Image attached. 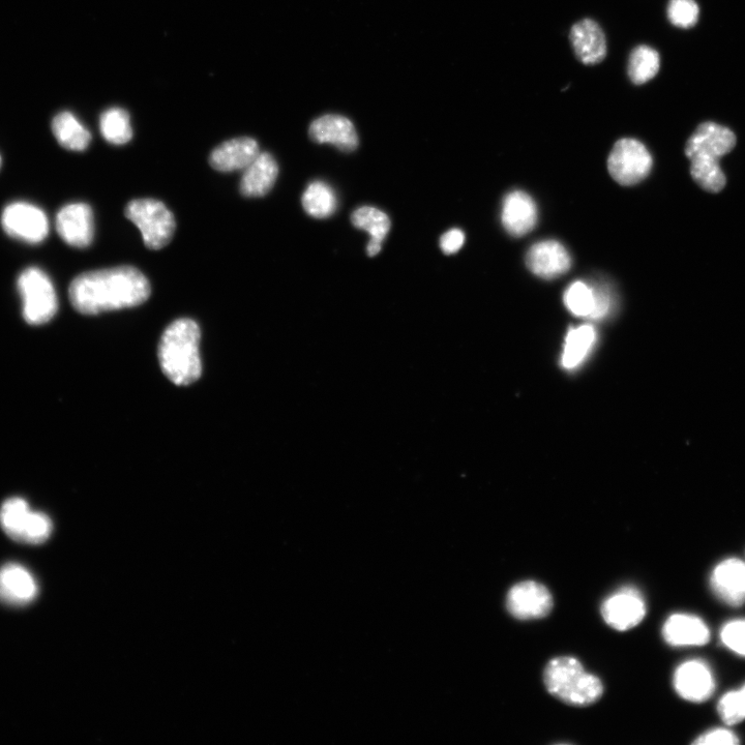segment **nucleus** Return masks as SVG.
<instances>
[{"instance_id": "nucleus-1", "label": "nucleus", "mask_w": 745, "mask_h": 745, "mask_svg": "<svg viewBox=\"0 0 745 745\" xmlns=\"http://www.w3.org/2000/svg\"><path fill=\"white\" fill-rule=\"evenodd\" d=\"M151 292V284L137 268L119 266L78 276L70 285L69 296L76 311L97 315L140 306Z\"/></svg>"}, {"instance_id": "nucleus-2", "label": "nucleus", "mask_w": 745, "mask_h": 745, "mask_svg": "<svg viewBox=\"0 0 745 745\" xmlns=\"http://www.w3.org/2000/svg\"><path fill=\"white\" fill-rule=\"evenodd\" d=\"M200 329L188 318L172 322L159 344V361L164 374L176 385L195 382L201 375Z\"/></svg>"}, {"instance_id": "nucleus-3", "label": "nucleus", "mask_w": 745, "mask_h": 745, "mask_svg": "<svg viewBox=\"0 0 745 745\" xmlns=\"http://www.w3.org/2000/svg\"><path fill=\"white\" fill-rule=\"evenodd\" d=\"M544 681L548 692L561 702L584 707L598 702L604 694L599 677L586 672L572 657H559L549 662Z\"/></svg>"}, {"instance_id": "nucleus-4", "label": "nucleus", "mask_w": 745, "mask_h": 745, "mask_svg": "<svg viewBox=\"0 0 745 745\" xmlns=\"http://www.w3.org/2000/svg\"><path fill=\"white\" fill-rule=\"evenodd\" d=\"M125 215L138 227L148 249L161 250L171 242L176 224L163 202L149 198L133 200L127 205Z\"/></svg>"}, {"instance_id": "nucleus-5", "label": "nucleus", "mask_w": 745, "mask_h": 745, "mask_svg": "<svg viewBox=\"0 0 745 745\" xmlns=\"http://www.w3.org/2000/svg\"><path fill=\"white\" fill-rule=\"evenodd\" d=\"M0 526L18 543L39 545L46 542L52 532L50 518L31 510L22 498L8 499L0 509Z\"/></svg>"}, {"instance_id": "nucleus-6", "label": "nucleus", "mask_w": 745, "mask_h": 745, "mask_svg": "<svg viewBox=\"0 0 745 745\" xmlns=\"http://www.w3.org/2000/svg\"><path fill=\"white\" fill-rule=\"evenodd\" d=\"M23 317L32 325L49 322L58 309L57 295L49 277L39 268H27L18 279Z\"/></svg>"}, {"instance_id": "nucleus-7", "label": "nucleus", "mask_w": 745, "mask_h": 745, "mask_svg": "<svg viewBox=\"0 0 745 745\" xmlns=\"http://www.w3.org/2000/svg\"><path fill=\"white\" fill-rule=\"evenodd\" d=\"M652 164V157L646 146L632 138L617 141L608 159L611 176L622 186L641 183L650 173Z\"/></svg>"}, {"instance_id": "nucleus-8", "label": "nucleus", "mask_w": 745, "mask_h": 745, "mask_svg": "<svg viewBox=\"0 0 745 745\" xmlns=\"http://www.w3.org/2000/svg\"><path fill=\"white\" fill-rule=\"evenodd\" d=\"M3 228L15 240L27 244H40L48 235L49 223L39 207L26 202L8 205L2 216Z\"/></svg>"}, {"instance_id": "nucleus-9", "label": "nucleus", "mask_w": 745, "mask_h": 745, "mask_svg": "<svg viewBox=\"0 0 745 745\" xmlns=\"http://www.w3.org/2000/svg\"><path fill=\"white\" fill-rule=\"evenodd\" d=\"M553 606L549 589L535 581L516 584L506 596V609L519 620L545 618L551 613Z\"/></svg>"}, {"instance_id": "nucleus-10", "label": "nucleus", "mask_w": 745, "mask_h": 745, "mask_svg": "<svg viewBox=\"0 0 745 745\" xmlns=\"http://www.w3.org/2000/svg\"><path fill=\"white\" fill-rule=\"evenodd\" d=\"M602 615L612 629L620 632L629 631L636 628L644 619L645 601L637 589L625 587L604 602Z\"/></svg>"}, {"instance_id": "nucleus-11", "label": "nucleus", "mask_w": 745, "mask_h": 745, "mask_svg": "<svg viewBox=\"0 0 745 745\" xmlns=\"http://www.w3.org/2000/svg\"><path fill=\"white\" fill-rule=\"evenodd\" d=\"M56 229L63 241L74 248H87L94 241L95 223L92 207L85 203L64 206L56 217Z\"/></svg>"}, {"instance_id": "nucleus-12", "label": "nucleus", "mask_w": 745, "mask_h": 745, "mask_svg": "<svg viewBox=\"0 0 745 745\" xmlns=\"http://www.w3.org/2000/svg\"><path fill=\"white\" fill-rule=\"evenodd\" d=\"M673 683L681 698L694 703L708 700L715 690V680L710 668L698 660L680 665L675 671Z\"/></svg>"}, {"instance_id": "nucleus-13", "label": "nucleus", "mask_w": 745, "mask_h": 745, "mask_svg": "<svg viewBox=\"0 0 745 745\" xmlns=\"http://www.w3.org/2000/svg\"><path fill=\"white\" fill-rule=\"evenodd\" d=\"M529 270L545 280H553L568 273L572 258L568 250L556 241H545L532 246L526 256Z\"/></svg>"}, {"instance_id": "nucleus-14", "label": "nucleus", "mask_w": 745, "mask_h": 745, "mask_svg": "<svg viewBox=\"0 0 745 745\" xmlns=\"http://www.w3.org/2000/svg\"><path fill=\"white\" fill-rule=\"evenodd\" d=\"M39 593L33 574L24 566L9 563L0 569V602L10 606H26L34 602Z\"/></svg>"}, {"instance_id": "nucleus-15", "label": "nucleus", "mask_w": 745, "mask_h": 745, "mask_svg": "<svg viewBox=\"0 0 745 745\" xmlns=\"http://www.w3.org/2000/svg\"><path fill=\"white\" fill-rule=\"evenodd\" d=\"M734 133L721 125L704 123L698 127L685 146V155L690 159L704 156L720 159L735 147Z\"/></svg>"}, {"instance_id": "nucleus-16", "label": "nucleus", "mask_w": 745, "mask_h": 745, "mask_svg": "<svg viewBox=\"0 0 745 745\" xmlns=\"http://www.w3.org/2000/svg\"><path fill=\"white\" fill-rule=\"evenodd\" d=\"M309 135L314 142L333 144L345 153L354 152L359 146V136L354 125L342 115L327 114L315 119L310 126Z\"/></svg>"}, {"instance_id": "nucleus-17", "label": "nucleus", "mask_w": 745, "mask_h": 745, "mask_svg": "<svg viewBox=\"0 0 745 745\" xmlns=\"http://www.w3.org/2000/svg\"><path fill=\"white\" fill-rule=\"evenodd\" d=\"M571 44L579 61L587 66L600 64L607 55V40L602 27L592 19L575 23Z\"/></svg>"}, {"instance_id": "nucleus-18", "label": "nucleus", "mask_w": 745, "mask_h": 745, "mask_svg": "<svg viewBox=\"0 0 745 745\" xmlns=\"http://www.w3.org/2000/svg\"><path fill=\"white\" fill-rule=\"evenodd\" d=\"M711 587L727 605L739 607L745 603V562L730 558L713 570Z\"/></svg>"}, {"instance_id": "nucleus-19", "label": "nucleus", "mask_w": 745, "mask_h": 745, "mask_svg": "<svg viewBox=\"0 0 745 745\" xmlns=\"http://www.w3.org/2000/svg\"><path fill=\"white\" fill-rule=\"evenodd\" d=\"M501 220L511 235L524 236L538 223V207L528 194L514 191L504 198Z\"/></svg>"}, {"instance_id": "nucleus-20", "label": "nucleus", "mask_w": 745, "mask_h": 745, "mask_svg": "<svg viewBox=\"0 0 745 745\" xmlns=\"http://www.w3.org/2000/svg\"><path fill=\"white\" fill-rule=\"evenodd\" d=\"M259 154V145L255 139L240 137L228 140L215 148L210 163L214 169L221 172L245 170Z\"/></svg>"}, {"instance_id": "nucleus-21", "label": "nucleus", "mask_w": 745, "mask_h": 745, "mask_svg": "<svg viewBox=\"0 0 745 745\" xmlns=\"http://www.w3.org/2000/svg\"><path fill=\"white\" fill-rule=\"evenodd\" d=\"M664 639L669 645L702 646L709 642L710 631L699 617L689 614H674L664 624Z\"/></svg>"}, {"instance_id": "nucleus-22", "label": "nucleus", "mask_w": 745, "mask_h": 745, "mask_svg": "<svg viewBox=\"0 0 745 745\" xmlns=\"http://www.w3.org/2000/svg\"><path fill=\"white\" fill-rule=\"evenodd\" d=\"M279 175L276 159L268 153H260L244 172L241 192L246 197H263L274 188Z\"/></svg>"}, {"instance_id": "nucleus-23", "label": "nucleus", "mask_w": 745, "mask_h": 745, "mask_svg": "<svg viewBox=\"0 0 745 745\" xmlns=\"http://www.w3.org/2000/svg\"><path fill=\"white\" fill-rule=\"evenodd\" d=\"M52 131L58 143L69 151L83 152L92 140L91 133L67 111L54 117Z\"/></svg>"}, {"instance_id": "nucleus-24", "label": "nucleus", "mask_w": 745, "mask_h": 745, "mask_svg": "<svg viewBox=\"0 0 745 745\" xmlns=\"http://www.w3.org/2000/svg\"><path fill=\"white\" fill-rule=\"evenodd\" d=\"M302 203L306 213L316 219L332 217L338 208V199L331 186L314 182L306 189Z\"/></svg>"}, {"instance_id": "nucleus-25", "label": "nucleus", "mask_w": 745, "mask_h": 745, "mask_svg": "<svg viewBox=\"0 0 745 745\" xmlns=\"http://www.w3.org/2000/svg\"><path fill=\"white\" fill-rule=\"evenodd\" d=\"M661 69L659 52L649 46L641 45L633 50L629 59L628 73L634 84L649 82Z\"/></svg>"}, {"instance_id": "nucleus-26", "label": "nucleus", "mask_w": 745, "mask_h": 745, "mask_svg": "<svg viewBox=\"0 0 745 745\" xmlns=\"http://www.w3.org/2000/svg\"><path fill=\"white\" fill-rule=\"evenodd\" d=\"M595 330L591 325H582L573 329L566 337L562 355V365L566 369H573L587 356L595 342Z\"/></svg>"}, {"instance_id": "nucleus-27", "label": "nucleus", "mask_w": 745, "mask_h": 745, "mask_svg": "<svg viewBox=\"0 0 745 745\" xmlns=\"http://www.w3.org/2000/svg\"><path fill=\"white\" fill-rule=\"evenodd\" d=\"M692 162L691 173L694 181L705 191L719 193L726 186V176L720 166V159L695 156L690 158Z\"/></svg>"}, {"instance_id": "nucleus-28", "label": "nucleus", "mask_w": 745, "mask_h": 745, "mask_svg": "<svg viewBox=\"0 0 745 745\" xmlns=\"http://www.w3.org/2000/svg\"><path fill=\"white\" fill-rule=\"evenodd\" d=\"M100 129L103 137L109 143L123 145L133 137L130 115L123 108H110L100 119Z\"/></svg>"}, {"instance_id": "nucleus-29", "label": "nucleus", "mask_w": 745, "mask_h": 745, "mask_svg": "<svg viewBox=\"0 0 745 745\" xmlns=\"http://www.w3.org/2000/svg\"><path fill=\"white\" fill-rule=\"evenodd\" d=\"M354 227L368 232L372 240L382 243L391 230V220L386 214L372 206H364L351 216Z\"/></svg>"}, {"instance_id": "nucleus-30", "label": "nucleus", "mask_w": 745, "mask_h": 745, "mask_svg": "<svg viewBox=\"0 0 745 745\" xmlns=\"http://www.w3.org/2000/svg\"><path fill=\"white\" fill-rule=\"evenodd\" d=\"M564 304L575 316L592 318L596 307L595 287L575 282L564 293Z\"/></svg>"}, {"instance_id": "nucleus-31", "label": "nucleus", "mask_w": 745, "mask_h": 745, "mask_svg": "<svg viewBox=\"0 0 745 745\" xmlns=\"http://www.w3.org/2000/svg\"><path fill=\"white\" fill-rule=\"evenodd\" d=\"M699 6L695 0H670L668 18L670 22L680 28H690L699 19Z\"/></svg>"}, {"instance_id": "nucleus-32", "label": "nucleus", "mask_w": 745, "mask_h": 745, "mask_svg": "<svg viewBox=\"0 0 745 745\" xmlns=\"http://www.w3.org/2000/svg\"><path fill=\"white\" fill-rule=\"evenodd\" d=\"M719 713L728 726H734L745 720V709L739 691L727 693L719 703Z\"/></svg>"}, {"instance_id": "nucleus-33", "label": "nucleus", "mask_w": 745, "mask_h": 745, "mask_svg": "<svg viewBox=\"0 0 745 745\" xmlns=\"http://www.w3.org/2000/svg\"><path fill=\"white\" fill-rule=\"evenodd\" d=\"M721 639L729 649L745 657V619L728 622L721 632Z\"/></svg>"}, {"instance_id": "nucleus-34", "label": "nucleus", "mask_w": 745, "mask_h": 745, "mask_svg": "<svg viewBox=\"0 0 745 745\" xmlns=\"http://www.w3.org/2000/svg\"><path fill=\"white\" fill-rule=\"evenodd\" d=\"M696 745H736L739 744L738 736L727 729L711 730L699 736L695 741Z\"/></svg>"}, {"instance_id": "nucleus-35", "label": "nucleus", "mask_w": 745, "mask_h": 745, "mask_svg": "<svg viewBox=\"0 0 745 745\" xmlns=\"http://www.w3.org/2000/svg\"><path fill=\"white\" fill-rule=\"evenodd\" d=\"M465 243V234L460 229L445 232L440 238V248L445 255H453L460 251Z\"/></svg>"}, {"instance_id": "nucleus-36", "label": "nucleus", "mask_w": 745, "mask_h": 745, "mask_svg": "<svg viewBox=\"0 0 745 745\" xmlns=\"http://www.w3.org/2000/svg\"><path fill=\"white\" fill-rule=\"evenodd\" d=\"M596 291V307L592 319H601L605 317L611 307V298L609 293L604 288L595 287Z\"/></svg>"}, {"instance_id": "nucleus-37", "label": "nucleus", "mask_w": 745, "mask_h": 745, "mask_svg": "<svg viewBox=\"0 0 745 745\" xmlns=\"http://www.w3.org/2000/svg\"><path fill=\"white\" fill-rule=\"evenodd\" d=\"M381 248H382V243L375 241V240H371L367 248L369 256L371 257L376 256L377 254L380 253Z\"/></svg>"}, {"instance_id": "nucleus-38", "label": "nucleus", "mask_w": 745, "mask_h": 745, "mask_svg": "<svg viewBox=\"0 0 745 745\" xmlns=\"http://www.w3.org/2000/svg\"><path fill=\"white\" fill-rule=\"evenodd\" d=\"M739 692H740V695H741V698H742V702H743V706H744V709H745V685H744V687L741 690H739Z\"/></svg>"}, {"instance_id": "nucleus-39", "label": "nucleus", "mask_w": 745, "mask_h": 745, "mask_svg": "<svg viewBox=\"0 0 745 745\" xmlns=\"http://www.w3.org/2000/svg\"><path fill=\"white\" fill-rule=\"evenodd\" d=\"M0 167H2V157H0Z\"/></svg>"}]
</instances>
